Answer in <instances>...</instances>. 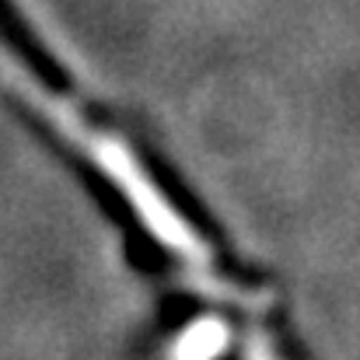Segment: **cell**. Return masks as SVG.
<instances>
[{
  "instance_id": "1",
  "label": "cell",
  "mask_w": 360,
  "mask_h": 360,
  "mask_svg": "<svg viewBox=\"0 0 360 360\" xmlns=\"http://www.w3.org/2000/svg\"><path fill=\"white\" fill-rule=\"evenodd\" d=\"M14 77H21V91L28 95V102L35 109H42V116H49V122L70 143H77V150L88 158V165L98 175H105V182L133 210L143 235L154 245H161L168 259L179 262V269L189 276V283L196 290L224 297V301L238 304L241 311H266V304H273L262 287L238 283L235 276H228L221 269L217 252H210L207 238L193 228V221L182 214V207L161 189L158 175L136 158V150L129 143H122L120 133H112L109 126L91 122L77 102L56 95L53 88H46L32 70H21V74L14 70Z\"/></svg>"
}]
</instances>
